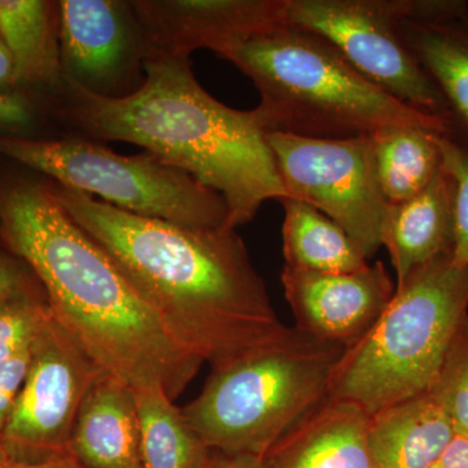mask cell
<instances>
[{"label":"cell","instance_id":"obj_1","mask_svg":"<svg viewBox=\"0 0 468 468\" xmlns=\"http://www.w3.org/2000/svg\"><path fill=\"white\" fill-rule=\"evenodd\" d=\"M48 181L67 214L115 261L176 337L212 368L288 331L233 228L138 217Z\"/></svg>","mask_w":468,"mask_h":468},{"label":"cell","instance_id":"obj_2","mask_svg":"<svg viewBox=\"0 0 468 468\" xmlns=\"http://www.w3.org/2000/svg\"><path fill=\"white\" fill-rule=\"evenodd\" d=\"M0 237L38 279L55 320L132 389L177 399L203 360L185 346L115 261L67 214L50 181H0Z\"/></svg>","mask_w":468,"mask_h":468},{"label":"cell","instance_id":"obj_3","mask_svg":"<svg viewBox=\"0 0 468 468\" xmlns=\"http://www.w3.org/2000/svg\"><path fill=\"white\" fill-rule=\"evenodd\" d=\"M133 94L106 98L64 79L51 100L68 137L137 144L223 197L233 229L288 197L260 111L234 110L194 76L190 57L146 54Z\"/></svg>","mask_w":468,"mask_h":468},{"label":"cell","instance_id":"obj_4","mask_svg":"<svg viewBox=\"0 0 468 468\" xmlns=\"http://www.w3.org/2000/svg\"><path fill=\"white\" fill-rule=\"evenodd\" d=\"M217 55L257 88V110L267 134L345 140L389 126H420L445 134L442 122L394 100L316 34L286 26Z\"/></svg>","mask_w":468,"mask_h":468},{"label":"cell","instance_id":"obj_5","mask_svg":"<svg viewBox=\"0 0 468 468\" xmlns=\"http://www.w3.org/2000/svg\"><path fill=\"white\" fill-rule=\"evenodd\" d=\"M345 349L289 326L275 343L212 368L184 417L209 451L263 458L328 399Z\"/></svg>","mask_w":468,"mask_h":468},{"label":"cell","instance_id":"obj_6","mask_svg":"<svg viewBox=\"0 0 468 468\" xmlns=\"http://www.w3.org/2000/svg\"><path fill=\"white\" fill-rule=\"evenodd\" d=\"M468 313V267L452 255L414 271L374 326L345 349L329 397L371 415L430 390Z\"/></svg>","mask_w":468,"mask_h":468},{"label":"cell","instance_id":"obj_7","mask_svg":"<svg viewBox=\"0 0 468 468\" xmlns=\"http://www.w3.org/2000/svg\"><path fill=\"white\" fill-rule=\"evenodd\" d=\"M0 155L138 217L192 228L229 227L220 194L147 151L125 156L68 135L48 140L0 135Z\"/></svg>","mask_w":468,"mask_h":468},{"label":"cell","instance_id":"obj_8","mask_svg":"<svg viewBox=\"0 0 468 468\" xmlns=\"http://www.w3.org/2000/svg\"><path fill=\"white\" fill-rule=\"evenodd\" d=\"M267 143L288 197L318 208L371 260L383 246L389 207L378 184L371 135L320 140L268 133Z\"/></svg>","mask_w":468,"mask_h":468},{"label":"cell","instance_id":"obj_9","mask_svg":"<svg viewBox=\"0 0 468 468\" xmlns=\"http://www.w3.org/2000/svg\"><path fill=\"white\" fill-rule=\"evenodd\" d=\"M286 17L331 43L394 100L445 126V101L399 33V0H286Z\"/></svg>","mask_w":468,"mask_h":468},{"label":"cell","instance_id":"obj_10","mask_svg":"<svg viewBox=\"0 0 468 468\" xmlns=\"http://www.w3.org/2000/svg\"><path fill=\"white\" fill-rule=\"evenodd\" d=\"M104 374L109 372L51 314L32 345L26 383L0 445L15 457L32 462L70 454L77 412Z\"/></svg>","mask_w":468,"mask_h":468},{"label":"cell","instance_id":"obj_11","mask_svg":"<svg viewBox=\"0 0 468 468\" xmlns=\"http://www.w3.org/2000/svg\"><path fill=\"white\" fill-rule=\"evenodd\" d=\"M58 5L63 79L100 97L137 91L144 81V42L131 0H61Z\"/></svg>","mask_w":468,"mask_h":468},{"label":"cell","instance_id":"obj_12","mask_svg":"<svg viewBox=\"0 0 468 468\" xmlns=\"http://www.w3.org/2000/svg\"><path fill=\"white\" fill-rule=\"evenodd\" d=\"M144 55L190 57L207 48L218 54L288 26L286 0H131Z\"/></svg>","mask_w":468,"mask_h":468},{"label":"cell","instance_id":"obj_13","mask_svg":"<svg viewBox=\"0 0 468 468\" xmlns=\"http://www.w3.org/2000/svg\"><path fill=\"white\" fill-rule=\"evenodd\" d=\"M282 282L295 326L346 349L374 326L396 292L381 261L354 272H315L285 266Z\"/></svg>","mask_w":468,"mask_h":468},{"label":"cell","instance_id":"obj_14","mask_svg":"<svg viewBox=\"0 0 468 468\" xmlns=\"http://www.w3.org/2000/svg\"><path fill=\"white\" fill-rule=\"evenodd\" d=\"M399 29L445 101L443 137L468 153V3L399 0Z\"/></svg>","mask_w":468,"mask_h":468},{"label":"cell","instance_id":"obj_15","mask_svg":"<svg viewBox=\"0 0 468 468\" xmlns=\"http://www.w3.org/2000/svg\"><path fill=\"white\" fill-rule=\"evenodd\" d=\"M454 236L455 184L441 163L420 193L388 207L381 242L396 270V285L419 268L452 255Z\"/></svg>","mask_w":468,"mask_h":468},{"label":"cell","instance_id":"obj_16","mask_svg":"<svg viewBox=\"0 0 468 468\" xmlns=\"http://www.w3.org/2000/svg\"><path fill=\"white\" fill-rule=\"evenodd\" d=\"M369 415L344 399H325L261 458L264 468H374Z\"/></svg>","mask_w":468,"mask_h":468},{"label":"cell","instance_id":"obj_17","mask_svg":"<svg viewBox=\"0 0 468 468\" xmlns=\"http://www.w3.org/2000/svg\"><path fill=\"white\" fill-rule=\"evenodd\" d=\"M69 452L84 468H143L133 389L104 374L77 412Z\"/></svg>","mask_w":468,"mask_h":468},{"label":"cell","instance_id":"obj_18","mask_svg":"<svg viewBox=\"0 0 468 468\" xmlns=\"http://www.w3.org/2000/svg\"><path fill=\"white\" fill-rule=\"evenodd\" d=\"M455 435L451 419L423 393L369 417L368 452L374 468H428Z\"/></svg>","mask_w":468,"mask_h":468},{"label":"cell","instance_id":"obj_19","mask_svg":"<svg viewBox=\"0 0 468 468\" xmlns=\"http://www.w3.org/2000/svg\"><path fill=\"white\" fill-rule=\"evenodd\" d=\"M0 37L16 68L17 90L63 84L58 48V5L43 0H0Z\"/></svg>","mask_w":468,"mask_h":468},{"label":"cell","instance_id":"obj_20","mask_svg":"<svg viewBox=\"0 0 468 468\" xmlns=\"http://www.w3.org/2000/svg\"><path fill=\"white\" fill-rule=\"evenodd\" d=\"M282 250L285 266L315 272H354L368 266L356 242L318 208L286 197Z\"/></svg>","mask_w":468,"mask_h":468},{"label":"cell","instance_id":"obj_21","mask_svg":"<svg viewBox=\"0 0 468 468\" xmlns=\"http://www.w3.org/2000/svg\"><path fill=\"white\" fill-rule=\"evenodd\" d=\"M133 393L143 468H207L212 452L165 390L144 387Z\"/></svg>","mask_w":468,"mask_h":468},{"label":"cell","instance_id":"obj_22","mask_svg":"<svg viewBox=\"0 0 468 468\" xmlns=\"http://www.w3.org/2000/svg\"><path fill=\"white\" fill-rule=\"evenodd\" d=\"M437 132L420 126H389L371 135L381 192L389 205L420 193L441 168Z\"/></svg>","mask_w":468,"mask_h":468},{"label":"cell","instance_id":"obj_23","mask_svg":"<svg viewBox=\"0 0 468 468\" xmlns=\"http://www.w3.org/2000/svg\"><path fill=\"white\" fill-rule=\"evenodd\" d=\"M427 393L451 419L455 433L468 437V313L455 329Z\"/></svg>","mask_w":468,"mask_h":468},{"label":"cell","instance_id":"obj_24","mask_svg":"<svg viewBox=\"0 0 468 468\" xmlns=\"http://www.w3.org/2000/svg\"><path fill=\"white\" fill-rule=\"evenodd\" d=\"M50 316L48 300L36 292L0 301V360L30 349Z\"/></svg>","mask_w":468,"mask_h":468},{"label":"cell","instance_id":"obj_25","mask_svg":"<svg viewBox=\"0 0 468 468\" xmlns=\"http://www.w3.org/2000/svg\"><path fill=\"white\" fill-rule=\"evenodd\" d=\"M442 167L455 184V236L452 260L468 267V153L439 135Z\"/></svg>","mask_w":468,"mask_h":468},{"label":"cell","instance_id":"obj_26","mask_svg":"<svg viewBox=\"0 0 468 468\" xmlns=\"http://www.w3.org/2000/svg\"><path fill=\"white\" fill-rule=\"evenodd\" d=\"M38 110L29 92H0V135L27 138L38 122Z\"/></svg>","mask_w":468,"mask_h":468},{"label":"cell","instance_id":"obj_27","mask_svg":"<svg viewBox=\"0 0 468 468\" xmlns=\"http://www.w3.org/2000/svg\"><path fill=\"white\" fill-rule=\"evenodd\" d=\"M32 360V347L8 359L0 360V436L16 406Z\"/></svg>","mask_w":468,"mask_h":468},{"label":"cell","instance_id":"obj_28","mask_svg":"<svg viewBox=\"0 0 468 468\" xmlns=\"http://www.w3.org/2000/svg\"><path fill=\"white\" fill-rule=\"evenodd\" d=\"M36 292L26 268L14 258L0 254V301Z\"/></svg>","mask_w":468,"mask_h":468},{"label":"cell","instance_id":"obj_29","mask_svg":"<svg viewBox=\"0 0 468 468\" xmlns=\"http://www.w3.org/2000/svg\"><path fill=\"white\" fill-rule=\"evenodd\" d=\"M0 468H84L72 454L58 455L50 460L32 462L20 460L0 445Z\"/></svg>","mask_w":468,"mask_h":468},{"label":"cell","instance_id":"obj_30","mask_svg":"<svg viewBox=\"0 0 468 468\" xmlns=\"http://www.w3.org/2000/svg\"><path fill=\"white\" fill-rule=\"evenodd\" d=\"M428 468H468V437L455 435L448 448Z\"/></svg>","mask_w":468,"mask_h":468},{"label":"cell","instance_id":"obj_31","mask_svg":"<svg viewBox=\"0 0 468 468\" xmlns=\"http://www.w3.org/2000/svg\"><path fill=\"white\" fill-rule=\"evenodd\" d=\"M16 90V68H15L14 58L0 37V92Z\"/></svg>","mask_w":468,"mask_h":468},{"label":"cell","instance_id":"obj_32","mask_svg":"<svg viewBox=\"0 0 468 468\" xmlns=\"http://www.w3.org/2000/svg\"><path fill=\"white\" fill-rule=\"evenodd\" d=\"M207 468H264L260 457L246 454H221L215 452Z\"/></svg>","mask_w":468,"mask_h":468}]
</instances>
